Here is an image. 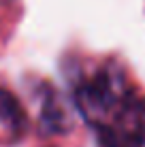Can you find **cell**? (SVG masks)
<instances>
[{
	"instance_id": "1",
	"label": "cell",
	"mask_w": 145,
	"mask_h": 147,
	"mask_svg": "<svg viewBox=\"0 0 145 147\" xmlns=\"http://www.w3.org/2000/svg\"><path fill=\"white\" fill-rule=\"evenodd\" d=\"M126 92L122 75L115 68L103 70L94 81L86 83L77 92V105L86 115H100L113 109V105Z\"/></svg>"
},
{
	"instance_id": "3",
	"label": "cell",
	"mask_w": 145,
	"mask_h": 147,
	"mask_svg": "<svg viewBox=\"0 0 145 147\" xmlns=\"http://www.w3.org/2000/svg\"><path fill=\"white\" fill-rule=\"evenodd\" d=\"M0 119H4L11 126L22 121V109H19L17 100L4 90H0Z\"/></svg>"
},
{
	"instance_id": "2",
	"label": "cell",
	"mask_w": 145,
	"mask_h": 147,
	"mask_svg": "<svg viewBox=\"0 0 145 147\" xmlns=\"http://www.w3.org/2000/svg\"><path fill=\"white\" fill-rule=\"evenodd\" d=\"M41 128L47 134L62 132L66 128V113H64V109L60 107L56 100H47L45 102L43 113H41Z\"/></svg>"
}]
</instances>
